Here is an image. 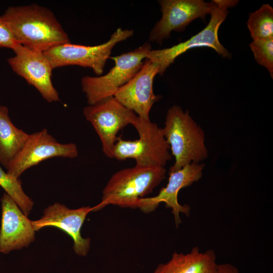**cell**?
Masks as SVG:
<instances>
[{"label": "cell", "instance_id": "20", "mask_svg": "<svg viewBox=\"0 0 273 273\" xmlns=\"http://www.w3.org/2000/svg\"><path fill=\"white\" fill-rule=\"evenodd\" d=\"M255 60L264 67L273 77V38L254 40L250 43Z\"/></svg>", "mask_w": 273, "mask_h": 273}, {"label": "cell", "instance_id": "21", "mask_svg": "<svg viewBox=\"0 0 273 273\" xmlns=\"http://www.w3.org/2000/svg\"><path fill=\"white\" fill-rule=\"evenodd\" d=\"M17 43L10 28L0 17V48L12 49Z\"/></svg>", "mask_w": 273, "mask_h": 273}, {"label": "cell", "instance_id": "4", "mask_svg": "<svg viewBox=\"0 0 273 273\" xmlns=\"http://www.w3.org/2000/svg\"><path fill=\"white\" fill-rule=\"evenodd\" d=\"M136 130L138 139L131 141L117 138L113 158L119 161L133 159L135 165L141 167H165L172 156L162 128L150 119L140 118Z\"/></svg>", "mask_w": 273, "mask_h": 273}, {"label": "cell", "instance_id": "13", "mask_svg": "<svg viewBox=\"0 0 273 273\" xmlns=\"http://www.w3.org/2000/svg\"><path fill=\"white\" fill-rule=\"evenodd\" d=\"M159 71L158 64L146 59L140 70L114 97L141 119L150 120V110L161 98L153 92L154 80Z\"/></svg>", "mask_w": 273, "mask_h": 273}, {"label": "cell", "instance_id": "9", "mask_svg": "<svg viewBox=\"0 0 273 273\" xmlns=\"http://www.w3.org/2000/svg\"><path fill=\"white\" fill-rule=\"evenodd\" d=\"M162 17L150 32L149 41L161 44L169 38L172 31H183L193 20L204 19L216 7L212 1L161 0Z\"/></svg>", "mask_w": 273, "mask_h": 273}, {"label": "cell", "instance_id": "12", "mask_svg": "<svg viewBox=\"0 0 273 273\" xmlns=\"http://www.w3.org/2000/svg\"><path fill=\"white\" fill-rule=\"evenodd\" d=\"M204 167V163H192L176 171L168 173L169 176L166 187L162 188L154 197L140 198L138 208L144 213H149L163 202L166 208L171 209L176 227L178 228L182 222L179 213L189 216L191 211L189 205L178 203V192L180 190L198 181L202 176Z\"/></svg>", "mask_w": 273, "mask_h": 273}, {"label": "cell", "instance_id": "5", "mask_svg": "<svg viewBox=\"0 0 273 273\" xmlns=\"http://www.w3.org/2000/svg\"><path fill=\"white\" fill-rule=\"evenodd\" d=\"M149 42H146L133 51L110 57L114 66L104 75L85 76L81 80L82 90L88 105L96 104L114 97L120 87L130 80L140 70L149 52Z\"/></svg>", "mask_w": 273, "mask_h": 273}, {"label": "cell", "instance_id": "16", "mask_svg": "<svg viewBox=\"0 0 273 273\" xmlns=\"http://www.w3.org/2000/svg\"><path fill=\"white\" fill-rule=\"evenodd\" d=\"M216 260L214 250L202 253L196 246L186 254L174 252L168 261L159 264L152 273H218Z\"/></svg>", "mask_w": 273, "mask_h": 273}, {"label": "cell", "instance_id": "8", "mask_svg": "<svg viewBox=\"0 0 273 273\" xmlns=\"http://www.w3.org/2000/svg\"><path fill=\"white\" fill-rule=\"evenodd\" d=\"M83 114L100 138L104 154L110 158H113V148L118 132L129 124L136 129L140 123V117L114 97L85 107Z\"/></svg>", "mask_w": 273, "mask_h": 273}, {"label": "cell", "instance_id": "22", "mask_svg": "<svg viewBox=\"0 0 273 273\" xmlns=\"http://www.w3.org/2000/svg\"><path fill=\"white\" fill-rule=\"evenodd\" d=\"M218 273H239L238 268L233 264L226 263L218 264Z\"/></svg>", "mask_w": 273, "mask_h": 273}, {"label": "cell", "instance_id": "2", "mask_svg": "<svg viewBox=\"0 0 273 273\" xmlns=\"http://www.w3.org/2000/svg\"><path fill=\"white\" fill-rule=\"evenodd\" d=\"M162 129L175 159L168 173L192 163H200L208 157L204 131L189 111L176 105L171 107L167 110Z\"/></svg>", "mask_w": 273, "mask_h": 273}, {"label": "cell", "instance_id": "11", "mask_svg": "<svg viewBox=\"0 0 273 273\" xmlns=\"http://www.w3.org/2000/svg\"><path fill=\"white\" fill-rule=\"evenodd\" d=\"M78 151L75 144L59 143L46 128L29 135L22 150L7 172L19 178L27 169L54 157L74 158Z\"/></svg>", "mask_w": 273, "mask_h": 273}, {"label": "cell", "instance_id": "1", "mask_svg": "<svg viewBox=\"0 0 273 273\" xmlns=\"http://www.w3.org/2000/svg\"><path fill=\"white\" fill-rule=\"evenodd\" d=\"M0 17L10 28L16 42L30 50L44 53L70 42L54 14L45 7L36 4L10 6Z\"/></svg>", "mask_w": 273, "mask_h": 273}, {"label": "cell", "instance_id": "7", "mask_svg": "<svg viewBox=\"0 0 273 273\" xmlns=\"http://www.w3.org/2000/svg\"><path fill=\"white\" fill-rule=\"evenodd\" d=\"M133 34L132 30L119 27L107 41L101 44L86 46L69 42L54 47L44 54L53 69L65 66L77 65L89 68L100 76L115 46Z\"/></svg>", "mask_w": 273, "mask_h": 273}, {"label": "cell", "instance_id": "14", "mask_svg": "<svg viewBox=\"0 0 273 273\" xmlns=\"http://www.w3.org/2000/svg\"><path fill=\"white\" fill-rule=\"evenodd\" d=\"M91 211L93 207L89 206L70 209L64 205L55 203L45 209L40 219L32 221V223L35 231L52 226L65 232L73 239L75 253L84 256L88 252L90 239L83 238L80 231L86 216Z\"/></svg>", "mask_w": 273, "mask_h": 273}, {"label": "cell", "instance_id": "19", "mask_svg": "<svg viewBox=\"0 0 273 273\" xmlns=\"http://www.w3.org/2000/svg\"><path fill=\"white\" fill-rule=\"evenodd\" d=\"M0 186L17 204L23 213L28 215L33 202L24 192L20 178L13 177L4 171L0 165Z\"/></svg>", "mask_w": 273, "mask_h": 273}, {"label": "cell", "instance_id": "15", "mask_svg": "<svg viewBox=\"0 0 273 273\" xmlns=\"http://www.w3.org/2000/svg\"><path fill=\"white\" fill-rule=\"evenodd\" d=\"M0 253L8 254L26 247L35 239L32 220L6 193L1 198Z\"/></svg>", "mask_w": 273, "mask_h": 273}, {"label": "cell", "instance_id": "3", "mask_svg": "<svg viewBox=\"0 0 273 273\" xmlns=\"http://www.w3.org/2000/svg\"><path fill=\"white\" fill-rule=\"evenodd\" d=\"M165 167H141L122 169L114 173L102 192L101 202L93 211L108 205L136 209L139 200L153 192L165 178Z\"/></svg>", "mask_w": 273, "mask_h": 273}, {"label": "cell", "instance_id": "6", "mask_svg": "<svg viewBox=\"0 0 273 273\" xmlns=\"http://www.w3.org/2000/svg\"><path fill=\"white\" fill-rule=\"evenodd\" d=\"M216 7L211 13L210 21L200 32L187 40L170 48L151 50L146 59L158 64L159 66L158 74L162 75L167 68L175 59L190 49L199 47H209L214 50L224 58H230L231 54L220 42L218 31L221 23L229 13L228 9L235 7L238 1L213 0Z\"/></svg>", "mask_w": 273, "mask_h": 273}, {"label": "cell", "instance_id": "18", "mask_svg": "<svg viewBox=\"0 0 273 273\" xmlns=\"http://www.w3.org/2000/svg\"><path fill=\"white\" fill-rule=\"evenodd\" d=\"M247 26L253 40L273 38V9L268 4L249 14Z\"/></svg>", "mask_w": 273, "mask_h": 273}, {"label": "cell", "instance_id": "10", "mask_svg": "<svg viewBox=\"0 0 273 273\" xmlns=\"http://www.w3.org/2000/svg\"><path fill=\"white\" fill-rule=\"evenodd\" d=\"M15 55L7 62L13 71L33 86L48 102L60 101L53 85L51 64L43 52L30 50L19 43L12 49Z\"/></svg>", "mask_w": 273, "mask_h": 273}, {"label": "cell", "instance_id": "17", "mask_svg": "<svg viewBox=\"0 0 273 273\" xmlns=\"http://www.w3.org/2000/svg\"><path fill=\"white\" fill-rule=\"evenodd\" d=\"M29 135L13 124L8 108L0 105V165L7 170L9 168Z\"/></svg>", "mask_w": 273, "mask_h": 273}]
</instances>
